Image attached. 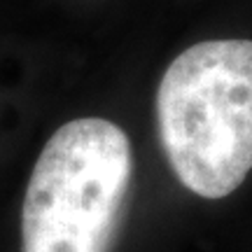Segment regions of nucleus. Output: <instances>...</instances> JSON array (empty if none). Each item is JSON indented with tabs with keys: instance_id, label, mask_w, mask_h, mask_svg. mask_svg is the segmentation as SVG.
I'll use <instances>...</instances> for the list:
<instances>
[{
	"instance_id": "obj_1",
	"label": "nucleus",
	"mask_w": 252,
	"mask_h": 252,
	"mask_svg": "<svg viewBox=\"0 0 252 252\" xmlns=\"http://www.w3.org/2000/svg\"><path fill=\"white\" fill-rule=\"evenodd\" d=\"M157 122L189 191L234 194L252 171V40H203L175 56L157 89Z\"/></svg>"
},
{
	"instance_id": "obj_2",
	"label": "nucleus",
	"mask_w": 252,
	"mask_h": 252,
	"mask_svg": "<svg viewBox=\"0 0 252 252\" xmlns=\"http://www.w3.org/2000/svg\"><path fill=\"white\" fill-rule=\"evenodd\" d=\"M133 175L124 128L72 119L47 140L21 208V252H110Z\"/></svg>"
}]
</instances>
